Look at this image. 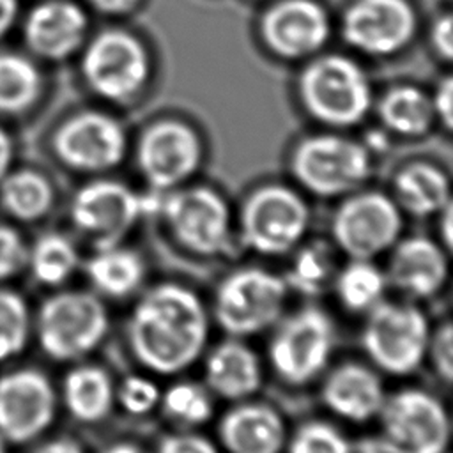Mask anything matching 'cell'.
I'll use <instances>...</instances> for the list:
<instances>
[{"instance_id":"9c48e42d","label":"cell","mask_w":453,"mask_h":453,"mask_svg":"<svg viewBox=\"0 0 453 453\" xmlns=\"http://www.w3.org/2000/svg\"><path fill=\"white\" fill-rule=\"evenodd\" d=\"M299 96L311 117L336 127L361 122L372 104L368 76L343 55L310 62L299 78Z\"/></svg>"},{"instance_id":"c3c4849f","label":"cell","mask_w":453,"mask_h":453,"mask_svg":"<svg viewBox=\"0 0 453 453\" xmlns=\"http://www.w3.org/2000/svg\"><path fill=\"white\" fill-rule=\"evenodd\" d=\"M359 453H382V451L377 449L375 446H370V448H363Z\"/></svg>"},{"instance_id":"d590c367","label":"cell","mask_w":453,"mask_h":453,"mask_svg":"<svg viewBox=\"0 0 453 453\" xmlns=\"http://www.w3.org/2000/svg\"><path fill=\"white\" fill-rule=\"evenodd\" d=\"M159 398V386L142 373L126 375L119 384H115V405L134 418H142L156 411Z\"/></svg>"},{"instance_id":"ab89813d","label":"cell","mask_w":453,"mask_h":453,"mask_svg":"<svg viewBox=\"0 0 453 453\" xmlns=\"http://www.w3.org/2000/svg\"><path fill=\"white\" fill-rule=\"evenodd\" d=\"M432 99L434 115L442 122L446 129L453 126V80L449 76L442 78L435 88Z\"/></svg>"},{"instance_id":"4316f807","label":"cell","mask_w":453,"mask_h":453,"mask_svg":"<svg viewBox=\"0 0 453 453\" xmlns=\"http://www.w3.org/2000/svg\"><path fill=\"white\" fill-rule=\"evenodd\" d=\"M334 246L322 239L299 244L281 274L288 290L306 297H315L333 285L336 274Z\"/></svg>"},{"instance_id":"44dd1931","label":"cell","mask_w":453,"mask_h":453,"mask_svg":"<svg viewBox=\"0 0 453 453\" xmlns=\"http://www.w3.org/2000/svg\"><path fill=\"white\" fill-rule=\"evenodd\" d=\"M218 437L226 453H283L288 434L276 407L248 398L221 416Z\"/></svg>"},{"instance_id":"74e56055","label":"cell","mask_w":453,"mask_h":453,"mask_svg":"<svg viewBox=\"0 0 453 453\" xmlns=\"http://www.w3.org/2000/svg\"><path fill=\"white\" fill-rule=\"evenodd\" d=\"M28 248L18 230L0 225V281L14 276L27 265Z\"/></svg>"},{"instance_id":"7bdbcfd3","label":"cell","mask_w":453,"mask_h":453,"mask_svg":"<svg viewBox=\"0 0 453 453\" xmlns=\"http://www.w3.org/2000/svg\"><path fill=\"white\" fill-rule=\"evenodd\" d=\"M439 219V244L449 253L451 251V239H453V205L448 203L444 209L439 211L437 214Z\"/></svg>"},{"instance_id":"cb8c5ba5","label":"cell","mask_w":453,"mask_h":453,"mask_svg":"<svg viewBox=\"0 0 453 453\" xmlns=\"http://www.w3.org/2000/svg\"><path fill=\"white\" fill-rule=\"evenodd\" d=\"M391 198L412 218H432L451 203V186L448 175L432 163H409L393 177Z\"/></svg>"},{"instance_id":"1f68e13d","label":"cell","mask_w":453,"mask_h":453,"mask_svg":"<svg viewBox=\"0 0 453 453\" xmlns=\"http://www.w3.org/2000/svg\"><path fill=\"white\" fill-rule=\"evenodd\" d=\"M166 421L177 430H195L205 425L214 412V402L205 384L177 380L161 391L157 405Z\"/></svg>"},{"instance_id":"4fadbf2b","label":"cell","mask_w":453,"mask_h":453,"mask_svg":"<svg viewBox=\"0 0 453 453\" xmlns=\"http://www.w3.org/2000/svg\"><path fill=\"white\" fill-rule=\"evenodd\" d=\"M149 69L143 44L124 30H104L96 35L81 60L87 85L110 101H126L138 94L149 78Z\"/></svg>"},{"instance_id":"8d00e7d4","label":"cell","mask_w":453,"mask_h":453,"mask_svg":"<svg viewBox=\"0 0 453 453\" xmlns=\"http://www.w3.org/2000/svg\"><path fill=\"white\" fill-rule=\"evenodd\" d=\"M432 365L434 373L444 384L453 379V326L449 320L441 322L437 327L430 329L426 357Z\"/></svg>"},{"instance_id":"5b68a950","label":"cell","mask_w":453,"mask_h":453,"mask_svg":"<svg viewBox=\"0 0 453 453\" xmlns=\"http://www.w3.org/2000/svg\"><path fill=\"white\" fill-rule=\"evenodd\" d=\"M310 219V207L296 189L262 184L246 195L239 209V235L258 255L285 257L304 241Z\"/></svg>"},{"instance_id":"52a82bcc","label":"cell","mask_w":453,"mask_h":453,"mask_svg":"<svg viewBox=\"0 0 453 453\" xmlns=\"http://www.w3.org/2000/svg\"><path fill=\"white\" fill-rule=\"evenodd\" d=\"M373 444L382 453H446L449 416L444 403L421 388H403L386 395L377 414Z\"/></svg>"},{"instance_id":"7dc6e473","label":"cell","mask_w":453,"mask_h":453,"mask_svg":"<svg viewBox=\"0 0 453 453\" xmlns=\"http://www.w3.org/2000/svg\"><path fill=\"white\" fill-rule=\"evenodd\" d=\"M101 453H143V451L134 442L117 441V442H111L110 446H106Z\"/></svg>"},{"instance_id":"484cf974","label":"cell","mask_w":453,"mask_h":453,"mask_svg":"<svg viewBox=\"0 0 453 453\" xmlns=\"http://www.w3.org/2000/svg\"><path fill=\"white\" fill-rule=\"evenodd\" d=\"M62 402L76 421L101 423L115 407V380L101 365H76L62 380Z\"/></svg>"},{"instance_id":"3957f363","label":"cell","mask_w":453,"mask_h":453,"mask_svg":"<svg viewBox=\"0 0 453 453\" xmlns=\"http://www.w3.org/2000/svg\"><path fill=\"white\" fill-rule=\"evenodd\" d=\"M273 327L267 357L283 384L306 386L327 370L336 347V327L327 311L306 304L283 315Z\"/></svg>"},{"instance_id":"7a4b0ae2","label":"cell","mask_w":453,"mask_h":453,"mask_svg":"<svg viewBox=\"0 0 453 453\" xmlns=\"http://www.w3.org/2000/svg\"><path fill=\"white\" fill-rule=\"evenodd\" d=\"M288 287L281 274L258 265L230 271L216 287L212 319L235 338H250L271 329L283 315Z\"/></svg>"},{"instance_id":"d6a6232c","label":"cell","mask_w":453,"mask_h":453,"mask_svg":"<svg viewBox=\"0 0 453 453\" xmlns=\"http://www.w3.org/2000/svg\"><path fill=\"white\" fill-rule=\"evenodd\" d=\"M41 74L25 57L0 51V111L18 113L32 106L41 94Z\"/></svg>"},{"instance_id":"4dcf8cb0","label":"cell","mask_w":453,"mask_h":453,"mask_svg":"<svg viewBox=\"0 0 453 453\" xmlns=\"http://www.w3.org/2000/svg\"><path fill=\"white\" fill-rule=\"evenodd\" d=\"M27 265L37 283L58 287L78 269L80 251L67 235L48 232L37 237L28 250Z\"/></svg>"},{"instance_id":"ac0fdd59","label":"cell","mask_w":453,"mask_h":453,"mask_svg":"<svg viewBox=\"0 0 453 453\" xmlns=\"http://www.w3.org/2000/svg\"><path fill=\"white\" fill-rule=\"evenodd\" d=\"M260 34L274 55L288 60L304 58L326 44L329 19L313 0H280L264 14Z\"/></svg>"},{"instance_id":"8992f818","label":"cell","mask_w":453,"mask_h":453,"mask_svg":"<svg viewBox=\"0 0 453 453\" xmlns=\"http://www.w3.org/2000/svg\"><path fill=\"white\" fill-rule=\"evenodd\" d=\"M430 329L428 317L412 301H380L366 313L361 345L377 370L405 377L423 365Z\"/></svg>"},{"instance_id":"f546056e","label":"cell","mask_w":453,"mask_h":453,"mask_svg":"<svg viewBox=\"0 0 453 453\" xmlns=\"http://www.w3.org/2000/svg\"><path fill=\"white\" fill-rule=\"evenodd\" d=\"M379 117L389 131L407 138L425 134L435 119L432 99L411 85L386 92L379 104Z\"/></svg>"},{"instance_id":"83f0119b","label":"cell","mask_w":453,"mask_h":453,"mask_svg":"<svg viewBox=\"0 0 453 453\" xmlns=\"http://www.w3.org/2000/svg\"><path fill=\"white\" fill-rule=\"evenodd\" d=\"M55 202L50 180L35 170L7 172L0 179V205L18 221H37L44 218Z\"/></svg>"},{"instance_id":"ffe728a7","label":"cell","mask_w":453,"mask_h":453,"mask_svg":"<svg viewBox=\"0 0 453 453\" xmlns=\"http://www.w3.org/2000/svg\"><path fill=\"white\" fill-rule=\"evenodd\" d=\"M322 403L343 421L363 425L375 419L384 398V384L379 373L363 363L345 361L336 365L322 380Z\"/></svg>"},{"instance_id":"277c9868","label":"cell","mask_w":453,"mask_h":453,"mask_svg":"<svg viewBox=\"0 0 453 453\" xmlns=\"http://www.w3.org/2000/svg\"><path fill=\"white\" fill-rule=\"evenodd\" d=\"M157 212L172 241L186 253L214 258L232 251V214L209 186H179L161 193Z\"/></svg>"},{"instance_id":"30bf717a","label":"cell","mask_w":453,"mask_h":453,"mask_svg":"<svg viewBox=\"0 0 453 453\" xmlns=\"http://www.w3.org/2000/svg\"><path fill=\"white\" fill-rule=\"evenodd\" d=\"M297 184L319 198L347 196L370 177V152L363 143L338 134L301 140L290 156Z\"/></svg>"},{"instance_id":"e575fe53","label":"cell","mask_w":453,"mask_h":453,"mask_svg":"<svg viewBox=\"0 0 453 453\" xmlns=\"http://www.w3.org/2000/svg\"><path fill=\"white\" fill-rule=\"evenodd\" d=\"M30 315L23 297L0 288V361L19 354L28 340Z\"/></svg>"},{"instance_id":"f6af8a7d","label":"cell","mask_w":453,"mask_h":453,"mask_svg":"<svg viewBox=\"0 0 453 453\" xmlns=\"http://www.w3.org/2000/svg\"><path fill=\"white\" fill-rule=\"evenodd\" d=\"M16 11H18V0H0V37L14 23Z\"/></svg>"},{"instance_id":"d6986e66","label":"cell","mask_w":453,"mask_h":453,"mask_svg":"<svg viewBox=\"0 0 453 453\" xmlns=\"http://www.w3.org/2000/svg\"><path fill=\"white\" fill-rule=\"evenodd\" d=\"M386 280L407 301L435 297L449 276L448 251L434 239L411 235L398 239L389 250Z\"/></svg>"},{"instance_id":"f1b7e54d","label":"cell","mask_w":453,"mask_h":453,"mask_svg":"<svg viewBox=\"0 0 453 453\" xmlns=\"http://www.w3.org/2000/svg\"><path fill=\"white\" fill-rule=\"evenodd\" d=\"M331 287L343 310L366 315L384 301L388 280L386 273L373 260L349 258V262L336 271Z\"/></svg>"},{"instance_id":"836d02e7","label":"cell","mask_w":453,"mask_h":453,"mask_svg":"<svg viewBox=\"0 0 453 453\" xmlns=\"http://www.w3.org/2000/svg\"><path fill=\"white\" fill-rule=\"evenodd\" d=\"M285 453H354L349 437L326 419H308L287 437Z\"/></svg>"},{"instance_id":"d4e9b609","label":"cell","mask_w":453,"mask_h":453,"mask_svg":"<svg viewBox=\"0 0 453 453\" xmlns=\"http://www.w3.org/2000/svg\"><path fill=\"white\" fill-rule=\"evenodd\" d=\"M85 274L97 296L120 301L140 290L147 265L136 250L120 242L94 248V253L85 262Z\"/></svg>"},{"instance_id":"bcb514c9","label":"cell","mask_w":453,"mask_h":453,"mask_svg":"<svg viewBox=\"0 0 453 453\" xmlns=\"http://www.w3.org/2000/svg\"><path fill=\"white\" fill-rule=\"evenodd\" d=\"M11 159H12V142L9 134L0 127V179L9 172Z\"/></svg>"},{"instance_id":"7c38bea8","label":"cell","mask_w":453,"mask_h":453,"mask_svg":"<svg viewBox=\"0 0 453 453\" xmlns=\"http://www.w3.org/2000/svg\"><path fill=\"white\" fill-rule=\"evenodd\" d=\"M402 211L382 191H354L331 218L333 246L349 258L373 260L389 251L402 234Z\"/></svg>"},{"instance_id":"60d3db41","label":"cell","mask_w":453,"mask_h":453,"mask_svg":"<svg viewBox=\"0 0 453 453\" xmlns=\"http://www.w3.org/2000/svg\"><path fill=\"white\" fill-rule=\"evenodd\" d=\"M430 41L441 58L449 60L453 57V19L449 14H442L435 19L430 32Z\"/></svg>"},{"instance_id":"9a60e30c","label":"cell","mask_w":453,"mask_h":453,"mask_svg":"<svg viewBox=\"0 0 453 453\" xmlns=\"http://www.w3.org/2000/svg\"><path fill=\"white\" fill-rule=\"evenodd\" d=\"M53 150L65 166L76 172L99 173L122 163L127 136L122 124L113 117L81 111L55 131Z\"/></svg>"},{"instance_id":"603a6c76","label":"cell","mask_w":453,"mask_h":453,"mask_svg":"<svg viewBox=\"0 0 453 453\" xmlns=\"http://www.w3.org/2000/svg\"><path fill=\"white\" fill-rule=\"evenodd\" d=\"M264 380L257 352L242 340L228 336L216 343L203 361V384L212 396L241 402L255 395Z\"/></svg>"},{"instance_id":"ee69618b","label":"cell","mask_w":453,"mask_h":453,"mask_svg":"<svg viewBox=\"0 0 453 453\" xmlns=\"http://www.w3.org/2000/svg\"><path fill=\"white\" fill-rule=\"evenodd\" d=\"M96 11L104 14H124L138 5L140 0H87Z\"/></svg>"},{"instance_id":"2e32d148","label":"cell","mask_w":453,"mask_h":453,"mask_svg":"<svg viewBox=\"0 0 453 453\" xmlns=\"http://www.w3.org/2000/svg\"><path fill=\"white\" fill-rule=\"evenodd\" d=\"M57 412V393L50 379L34 368L0 377V435L9 442H28L44 434Z\"/></svg>"},{"instance_id":"5bb4252c","label":"cell","mask_w":453,"mask_h":453,"mask_svg":"<svg viewBox=\"0 0 453 453\" xmlns=\"http://www.w3.org/2000/svg\"><path fill=\"white\" fill-rule=\"evenodd\" d=\"M202 163V142L193 127L179 120L149 126L138 140L136 165L154 193L184 186Z\"/></svg>"},{"instance_id":"f35d334b","label":"cell","mask_w":453,"mask_h":453,"mask_svg":"<svg viewBox=\"0 0 453 453\" xmlns=\"http://www.w3.org/2000/svg\"><path fill=\"white\" fill-rule=\"evenodd\" d=\"M154 453H221L219 448L195 430H177L157 441Z\"/></svg>"},{"instance_id":"8fae6325","label":"cell","mask_w":453,"mask_h":453,"mask_svg":"<svg viewBox=\"0 0 453 453\" xmlns=\"http://www.w3.org/2000/svg\"><path fill=\"white\" fill-rule=\"evenodd\" d=\"M161 193L142 196L120 180L97 179L81 186L71 202L73 225L94 248L115 246L127 237L147 211H157Z\"/></svg>"},{"instance_id":"b9f144b4","label":"cell","mask_w":453,"mask_h":453,"mask_svg":"<svg viewBox=\"0 0 453 453\" xmlns=\"http://www.w3.org/2000/svg\"><path fill=\"white\" fill-rule=\"evenodd\" d=\"M30 453H85L81 444L71 437H57L39 444Z\"/></svg>"},{"instance_id":"ba28073f","label":"cell","mask_w":453,"mask_h":453,"mask_svg":"<svg viewBox=\"0 0 453 453\" xmlns=\"http://www.w3.org/2000/svg\"><path fill=\"white\" fill-rule=\"evenodd\" d=\"M35 327L39 345L48 357L78 361L103 343L110 329V315L97 294L64 290L41 304Z\"/></svg>"},{"instance_id":"681fc988","label":"cell","mask_w":453,"mask_h":453,"mask_svg":"<svg viewBox=\"0 0 453 453\" xmlns=\"http://www.w3.org/2000/svg\"><path fill=\"white\" fill-rule=\"evenodd\" d=\"M0 453H7V446H5V439L0 435Z\"/></svg>"},{"instance_id":"7402d4cb","label":"cell","mask_w":453,"mask_h":453,"mask_svg":"<svg viewBox=\"0 0 453 453\" xmlns=\"http://www.w3.org/2000/svg\"><path fill=\"white\" fill-rule=\"evenodd\" d=\"M25 42L35 55L64 60L85 41L87 16L69 0H46L25 19Z\"/></svg>"},{"instance_id":"6da1fadb","label":"cell","mask_w":453,"mask_h":453,"mask_svg":"<svg viewBox=\"0 0 453 453\" xmlns=\"http://www.w3.org/2000/svg\"><path fill=\"white\" fill-rule=\"evenodd\" d=\"M211 315L189 287L163 281L143 292L126 320V342L140 366L157 375H177L203 354Z\"/></svg>"},{"instance_id":"e0dca14e","label":"cell","mask_w":453,"mask_h":453,"mask_svg":"<svg viewBox=\"0 0 453 453\" xmlns=\"http://www.w3.org/2000/svg\"><path fill=\"white\" fill-rule=\"evenodd\" d=\"M416 30L407 0H354L342 18L345 42L366 55H393L405 48Z\"/></svg>"}]
</instances>
